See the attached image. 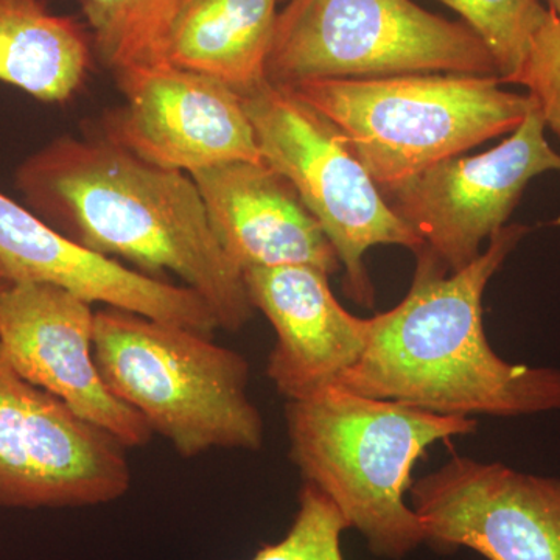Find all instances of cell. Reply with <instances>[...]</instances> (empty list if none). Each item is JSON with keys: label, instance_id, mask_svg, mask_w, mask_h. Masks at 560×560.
Wrapping results in <instances>:
<instances>
[{"label": "cell", "instance_id": "obj_5", "mask_svg": "<svg viewBox=\"0 0 560 560\" xmlns=\"http://www.w3.org/2000/svg\"><path fill=\"white\" fill-rule=\"evenodd\" d=\"M501 86L493 75L407 73L285 88L342 132L388 194L442 161L511 135L534 101Z\"/></svg>", "mask_w": 560, "mask_h": 560}, {"label": "cell", "instance_id": "obj_13", "mask_svg": "<svg viewBox=\"0 0 560 560\" xmlns=\"http://www.w3.org/2000/svg\"><path fill=\"white\" fill-rule=\"evenodd\" d=\"M0 272L9 283H46L101 302L212 335L215 316L200 294L153 278L80 245L0 191Z\"/></svg>", "mask_w": 560, "mask_h": 560}, {"label": "cell", "instance_id": "obj_11", "mask_svg": "<svg viewBox=\"0 0 560 560\" xmlns=\"http://www.w3.org/2000/svg\"><path fill=\"white\" fill-rule=\"evenodd\" d=\"M125 105L105 138L140 160L187 173L235 161H264L242 95L220 81L171 65L114 75Z\"/></svg>", "mask_w": 560, "mask_h": 560}, {"label": "cell", "instance_id": "obj_4", "mask_svg": "<svg viewBox=\"0 0 560 560\" xmlns=\"http://www.w3.org/2000/svg\"><path fill=\"white\" fill-rule=\"evenodd\" d=\"M94 355L110 393L183 458L264 447L248 360L210 335L105 307L95 312Z\"/></svg>", "mask_w": 560, "mask_h": 560}, {"label": "cell", "instance_id": "obj_22", "mask_svg": "<svg viewBox=\"0 0 560 560\" xmlns=\"http://www.w3.org/2000/svg\"><path fill=\"white\" fill-rule=\"evenodd\" d=\"M548 3V9L555 11L556 14L560 18V0H545Z\"/></svg>", "mask_w": 560, "mask_h": 560}, {"label": "cell", "instance_id": "obj_8", "mask_svg": "<svg viewBox=\"0 0 560 560\" xmlns=\"http://www.w3.org/2000/svg\"><path fill=\"white\" fill-rule=\"evenodd\" d=\"M128 448L14 370L0 346V508L102 506L131 488Z\"/></svg>", "mask_w": 560, "mask_h": 560}, {"label": "cell", "instance_id": "obj_7", "mask_svg": "<svg viewBox=\"0 0 560 560\" xmlns=\"http://www.w3.org/2000/svg\"><path fill=\"white\" fill-rule=\"evenodd\" d=\"M242 101L261 160L289 179L334 246L346 296L374 307L368 250L397 245L418 253L422 238L394 212L342 132L289 88L265 81Z\"/></svg>", "mask_w": 560, "mask_h": 560}, {"label": "cell", "instance_id": "obj_21", "mask_svg": "<svg viewBox=\"0 0 560 560\" xmlns=\"http://www.w3.org/2000/svg\"><path fill=\"white\" fill-rule=\"evenodd\" d=\"M508 84H522L536 102L548 130L560 140V18L548 9L528 57Z\"/></svg>", "mask_w": 560, "mask_h": 560}, {"label": "cell", "instance_id": "obj_20", "mask_svg": "<svg viewBox=\"0 0 560 560\" xmlns=\"http://www.w3.org/2000/svg\"><path fill=\"white\" fill-rule=\"evenodd\" d=\"M346 529L349 523L337 504L304 482L289 533L276 544L264 545L249 560H345L341 536Z\"/></svg>", "mask_w": 560, "mask_h": 560}, {"label": "cell", "instance_id": "obj_2", "mask_svg": "<svg viewBox=\"0 0 560 560\" xmlns=\"http://www.w3.org/2000/svg\"><path fill=\"white\" fill-rule=\"evenodd\" d=\"M530 231L506 224L478 259L453 272L422 246L407 296L372 316L363 357L335 386L458 418L560 410V370L501 359L482 324L489 280Z\"/></svg>", "mask_w": 560, "mask_h": 560}, {"label": "cell", "instance_id": "obj_1", "mask_svg": "<svg viewBox=\"0 0 560 560\" xmlns=\"http://www.w3.org/2000/svg\"><path fill=\"white\" fill-rule=\"evenodd\" d=\"M27 208L80 245L200 294L219 329L253 319L243 272L221 248L190 175L101 138L60 136L18 167ZM161 279V278H160Z\"/></svg>", "mask_w": 560, "mask_h": 560}, {"label": "cell", "instance_id": "obj_16", "mask_svg": "<svg viewBox=\"0 0 560 560\" xmlns=\"http://www.w3.org/2000/svg\"><path fill=\"white\" fill-rule=\"evenodd\" d=\"M279 0H187L173 25L168 62L237 94L267 80Z\"/></svg>", "mask_w": 560, "mask_h": 560}, {"label": "cell", "instance_id": "obj_10", "mask_svg": "<svg viewBox=\"0 0 560 560\" xmlns=\"http://www.w3.org/2000/svg\"><path fill=\"white\" fill-rule=\"evenodd\" d=\"M411 508L433 550L488 560H560V478L453 456L412 481Z\"/></svg>", "mask_w": 560, "mask_h": 560}, {"label": "cell", "instance_id": "obj_19", "mask_svg": "<svg viewBox=\"0 0 560 560\" xmlns=\"http://www.w3.org/2000/svg\"><path fill=\"white\" fill-rule=\"evenodd\" d=\"M456 11L488 47L503 84L521 70L547 16L540 0H440Z\"/></svg>", "mask_w": 560, "mask_h": 560}, {"label": "cell", "instance_id": "obj_23", "mask_svg": "<svg viewBox=\"0 0 560 560\" xmlns=\"http://www.w3.org/2000/svg\"><path fill=\"white\" fill-rule=\"evenodd\" d=\"M7 283H9V282H7V279H5V278H3L2 272H0V291H2L3 289H5Z\"/></svg>", "mask_w": 560, "mask_h": 560}, {"label": "cell", "instance_id": "obj_15", "mask_svg": "<svg viewBox=\"0 0 560 560\" xmlns=\"http://www.w3.org/2000/svg\"><path fill=\"white\" fill-rule=\"evenodd\" d=\"M221 248L242 272L341 264L326 232L289 179L265 161H235L190 173Z\"/></svg>", "mask_w": 560, "mask_h": 560}, {"label": "cell", "instance_id": "obj_17", "mask_svg": "<svg viewBox=\"0 0 560 560\" xmlns=\"http://www.w3.org/2000/svg\"><path fill=\"white\" fill-rule=\"evenodd\" d=\"M91 36L44 0H0V81L36 101L68 102L90 73Z\"/></svg>", "mask_w": 560, "mask_h": 560}, {"label": "cell", "instance_id": "obj_3", "mask_svg": "<svg viewBox=\"0 0 560 560\" xmlns=\"http://www.w3.org/2000/svg\"><path fill=\"white\" fill-rule=\"evenodd\" d=\"M285 427L302 480L337 504L372 555L400 560L427 540L405 500L412 469L434 442L475 433L478 422L331 386L287 401Z\"/></svg>", "mask_w": 560, "mask_h": 560}, {"label": "cell", "instance_id": "obj_6", "mask_svg": "<svg viewBox=\"0 0 560 560\" xmlns=\"http://www.w3.org/2000/svg\"><path fill=\"white\" fill-rule=\"evenodd\" d=\"M407 73L499 77L469 25L412 0H289L279 11L267 66L272 84Z\"/></svg>", "mask_w": 560, "mask_h": 560}, {"label": "cell", "instance_id": "obj_9", "mask_svg": "<svg viewBox=\"0 0 560 560\" xmlns=\"http://www.w3.org/2000/svg\"><path fill=\"white\" fill-rule=\"evenodd\" d=\"M545 132L534 102L500 145L442 161L385 194L386 201L448 271L463 270L480 257L482 242L506 226L530 180L560 172V153Z\"/></svg>", "mask_w": 560, "mask_h": 560}, {"label": "cell", "instance_id": "obj_18", "mask_svg": "<svg viewBox=\"0 0 560 560\" xmlns=\"http://www.w3.org/2000/svg\"><path fill=\"white\" fill-rule=\"evenodd\" d=\"M187 0H80L103 65L127 70L167 65L173 25Z\"/></svg>", "mask_w": 560, "mask_h": 560}, {"label": "cell", "instance_id": "obj_14", "mask_svg": "<svg viewBox=\"0 0 560 560\" xmlns=\"http://www.w3.org/2000/svg\"><path fill=\"white\" fill-rule=\"evenodd\" d=\"M243 280L250 304L276 331L267 377L287 401L318 396L359 363L371 318L342 307L329 276L312 267L253 268Z\"/></svg>", "mask_w": 560, "mask_h": 560}, {"label": "cell", "instance_id": "obj_12", "mask_svg": "<svg viewBox=\"0 0 560 560\" xmlns=\"http://www.w3.org/2000/svg\"><path fill=\"white\" fill-rule=\"evenodd\" d=\"M91 302L46 283H7L0 291V346L25 381L108 431L125 447L153 440L149 423L110 393L94 355Z\"/></svg>", "mask_w": 560, "mask_h": 560}]
</instances>
